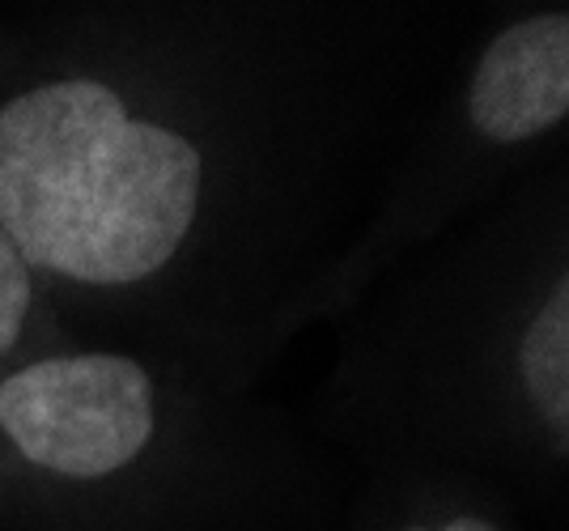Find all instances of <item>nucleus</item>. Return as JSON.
Wrapping results in <instances>:
<instances>
[{"mask_svg":"<svg viewBox=\"0 0 569 531\" xmlns=\"http://www.w3.org/2000/svg\"><path fill=\"white\" fill-rule=\"evenodd\" d=\"M459 48V0H26L0 221L72 340L260 391Z\"/></svg>","mask_w":569,"mask_h":531,"instance_id":"obj_1","label":"nucleus"},{"mask_svg":"<svg viewBox=\"0 0 569 531\" xmlns=\"http://www.w3.org/2000/svg\"><path fill=\"white\" fill-rule=\"evenodd\" d=\"M480 4V26L429 98L370 218L307 302L302 332L332 323L403 256L569 153V0Z\"/></svg>","mask_w":569,"mask_h":531,"instance_id":"obj_4","label":"nucleus"},{"mask_svg":"<svg viewBox=\"0 0 569 531\" xmlns=\"http://www.w3.org/2000/svg\"><path fill=\"white\" fill-rule=\"evenodd\" d=\"M345 502L263 387L81 340L0 374V531H345Z\"/></svg>","mask_w":569,"mask_h":531,"instance_id":"obj_3","label":"nucleus"},{"mask_svg":"<svg viewBox=\"0 0 569 531\" xmlns=\"http://www.w3.org/2000/svg\"><path fill=\"white\" fill-rule=\"evenodd\" d=\"M72 344L43 277L26 260L22 242L0 221V374Z\"/></svg>","mask_w":569,"mask_h":531,"instance_id":"obj_6","label":"nucleus"},{"mask_svg":"<svg viewBox=\"0 0 569 531\" xmlns=\"http://www.w3.org/2000/svg\"><path fill=\"white\" fill-rule=\"evenodd\" d=\"M345 531H531L506 484L463 468H382L353 477Z\"/></svg>","mask_w":569,"mask_h":531,"instance_id":"obj_5","label":"nucleus"},{"mask_svg":"<svg viewBox=\"0 0 569 531\" xmlns=\"http://www.w3.org/2000/svg\"><path fill=\"white\" fill-rule=\"evenodd\" d=\"M310 434L353 477L463 468L569 502V153L403 256L345 314Z\"/></svg>","mask_w":569,"mask_h":531,"instance_id":"obj_2","label":"nucleus"}]
</instances>
